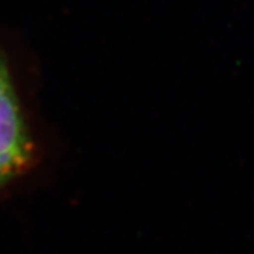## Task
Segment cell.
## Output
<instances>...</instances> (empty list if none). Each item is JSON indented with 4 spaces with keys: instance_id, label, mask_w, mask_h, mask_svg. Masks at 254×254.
<instances>
[{
    "instance_id": "6da1fadb",
    "label": "cell",
    "mask_w": 254,
    "mask_h": 254,
    "mask_svg": "<svg viewBox=\"0 0 254 254\" xmlns=\"http://www.w3.org/2000/svg\"><path fill=\"white\" fill-rule=\"evenodd\" d=\"M34 143L6 63L0 54V188L26 173Z\"/></svg>"
}]
</instances>
